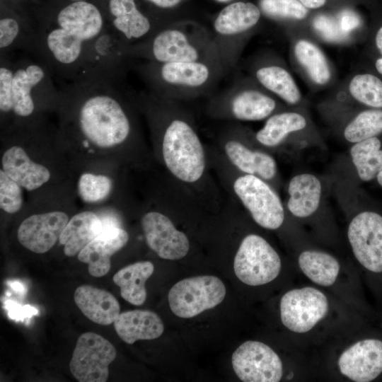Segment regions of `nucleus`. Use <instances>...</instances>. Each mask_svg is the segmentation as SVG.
I'll return each mask as SVG.
<instances>
[{
    "label": "nucleus",
    "instance_id": "nucleus-11",
    "mask_svg": "<svg viewBox=\"0 0 382 382\" xmlns=\"http://www.w3.org/2000/svg\"><path fill=\"white\" fill-rule=\"evenodd\" d=\"M233 189L254 221L270 230L279 228L284 220L282 201L272 188L258 176L246 174L238 178Z\"/></svg>",
    "mask_w": 382,
    "mask_h": 382
},
{
    "label": "nucleus",
    "instance_id": "nucleus-31",
    "mask_svg": "<svg viewBox=\"0 0 382 382\" xmlns=\"http://www.w3.org/2000/svg\"><path fill=\"white\" fill-rule=\"evenodd\" d=\"M225 151L230 161L247 174L257 175L265 180L272 179L276 175V161L267 154L252 151L235 140L226 144Z\"/></svg>",
    "mask_w": 382,
    "mask_h": 382
},
{
    "label": "nucleus",
    "instance_id": "nucleus-7",
    "mask_svg": "<svg viewBox=\"0 0 382 382\" xmlns=\"http://www.w3.org/2000/svg\"><path fill=\"white\" fill-rule=\"evenodd\" d=\"M226 287L217 277L202 275L188 277L175 284L168 300L171 311L178 317L190 318L221 303Z\"/></svg>",
    "mask_w": 382,
    "mask_h": 382
},
{
    "label": "nucleus",
    "instance_id": "nucleus-18",
    "mask_svg": "<svg viewBox=\"0 0 382 382\" xmlns=\"http://www.w3.org/2000/svg\"><path fill=\"white\" fill-rule=\"evenodd\" d=\"M141 227L148 246L161 258L179 260L188 253L187 237L164 214L147 212L141 219Z\"/></svg>",
    "mask_w": 382,
    "mask_h": 382
},
{
    "label": "nucleus",
    "instance_id": "nucleus-44",
    "mask_svg": "<svg viewBox=\"0 0 382 382\" xmlns=\"http://www.w3.org/2000/svg\"><path fill=\"white\" fill-rule=\"evenodd\" d=\"M376 180L377 182V183L378 184V185L382 187V170H381V172L378 174L376 178Z\"/></svg>",
    "mask_w": 382,
    "mask_h": 382
},
{
    "label": "nucleus",
    "instance_id": "nucleus-20",
    "mask_svg": "<svg viewBox=\"0 0 382 382\" xmlns=\"http://www.w3.org/2000/svg\"><path fill=\"white\" fill-rule=\"evenodd\" d=\"M290 54L294 66L311 88L321 89L333 82L332 65L311 38L302 35L293 37Z\"/></svg>",
    "mask_w": 382,
    "mask_h": 382
},
{
    "label": "nucleus",
    "instance_id": "nucleus-3",
    "mask_svg": "<svg viewBox=\"0 0 382 382\" xmlns=\"http://www.w3.org/2000/svg\"><path fill=\"white\" fill-rule=\"evenodd\" d=\"M50 69L23 52L0 55V112L4 130L42 119L45 111L57 110L59 90Z\"/></svg>",
    "mask_w": 382,
    "mask_h": 382
},
{
    "label": "nucleus",
    "instance_id": "nucleus-33",
    "mask_svg": "<svg viewBox=\"0 0 382 382\" xmlns=\"http://www.w3.org/2000/svg\"><path fill=\"white\" fill-rule=\"evenodd\" d=\"M350 156L361 181L376 180L382 170V141L378 137L354 143L350 149Z\"/></svg>",
    "mask_w": 382,
    "mask_h": 382
},
{
    "label": "nucleus",
    "instance_id": "nucleus-6",
    "mask_svg": "<svg viewBox=\"0 0 382 382\" xmlns=\"http://www.w3.org/2000/svg\"><path fill=\"white\" fill-rule=\"evenodd\" d=\"M162 154L168 169L178 179L193 183L202 175L205 167L203 147L194 129L184 120L175 118L166 125Z\"/></svg>",
    "mask_w": 382,
    "mask_h": 382
},
{
    "label": "nucleus",
    "instance_id": "nucleus-40",
    "mask_svg": "<svg viewBox=\"0 0 382 382\" xmlns=\"http://www.w3.org/2000/svg\"><path fill=\"white\" fill-rule=\"evenodd\" d=\"M309 10H316L324 7L328 0H298Z\"/></svg>",
    "mask_w": 382,
    "mask_h": 382
},
{
    "label": "nucleus",
    "instance_id": "nucleus-19",
    "mask_svg": "<svg viewBox=\"0 0 382 382\" xmlns=\"http://www.w3.org/2000/svg\"><path fill=\"white\" fill-rule=\"evenodd\" d=\"M229 108L233 117L243 121H258L269 117L277 102L251 77L236 83L228 88Z\"/></svg>",
    "mask_w": 382,
    "mask_h": 382
},
{
    "label": "nucleus",
    "instance_id": "nucleus-1",
    "mask_svg": "<svg viewBox=\"0 0 382 382\" xmlns=\"http://www.w3.org/2000/svg\"><path fill=\"white\" fill-rule=\"evenodd\" d=\"M123 82L83 77L63 85L57 109L58 137L104 151L125 144L133 132V122L127 103L131 91Z\"/></svg>",
    "mask_w": 382,
    "mask_h": 382
},
{
    "label": "nucleus",
    "instance_id": "nucleus-16",
    "mask_svg": "<svg viewBox=\"0 0 382 382\" xmlns=\"http://www.w3.org/2000/svg\"><path fill=\"white\" fill-rule=\"evenodd\" d=\"M69 219V215L61 210L32 214L21 223L17 231L18 241L33 253H45L59 241Z\"/></svg>",
    "mask_w": 382,
    "mask_h": 382
},
{
    "label": "nucleus",
    "instance_id": "nucleus-9",
    "mask_svg": "<svg viewBox=\"0 0 382 382\" xmlns=\"http://www.w3.org/2000/svg\"><path fill=\"white\" fill-rule=\"evenodd\" d=\"M281 267L278 253L257 234H249L243 239L233 262L236 277L250 286H260L273 281L279 275Z\"/></svg>",
    "mask_w": 382,
    "mask_h": 382
},
{
    "label": "nucleus",
    "instance_id": "nucleus-32",
    "mask_svg": "<svg viewBox=\"0 0 382 382\" xmlns=\"http://www.w3.org/2000/svg\"><path fill=\"white\" fill-rule=\"evenodd\" d=\"M307 120L301 113L285 111L270 116L265 125L255 135L258 142L266 146L280 144L291 133L303 130Z\"/></svg>",
    "mask_w": 382,
    "mask_h": 382
},
{
    "label": "nucleus",
    "instance_id": "nucleus-22",
    "mask_svg": "<svg viewBox=\"0 0 382 382\" xmlns=\"http://www.w3.org/2000/svg\"><path fill=\"white\" fill-rule=\"evenodd\" d=\"M103 222L101 233L78 255L79 260L88 265V271L94 277L108 274L111 267V257L129 240V234L125 229L109 221L103 220Z\"/></svg>",
    "mask_w": 382,
    "mask_h": 382
},
{
    "label": "nucleus",
    "instance_id": "nucleus-36",
    "mask_svg": "<svg viewBox=\"0 0 382 382\" xmlns=\"http://www.w3.org/2000/svg\"><path fill=\"white\" fill-rule=\"evenodd\" d=\"M382 134V109L369 108L354 115L345 126L343 136L352 143Z\"/></svg>",
    "mask_w": 382,
    "mask_h": 382
},
{
    "label": "nucleus",
    "instance_id": "nucleus-23",
    "mask_svg": "<svg viewBox=\"0 0 382 382\" xmlns=\"http://www.w3.org/2000/svg\"><path fill=\"white\" fill-rule=\"evenodd\" d=\"M1 166L8 177L28 191L39 189L51 178L49 168L33 161L20 144H14L5 149Z\"/></svg>",
    "mask_w": 382,
    "mask_h": 382
},
{
    "label": "nucleus",
    "instance_id": "nucleus-38",
    "mask_svg": "<svg viewBox=\"0 0 382 382\" xmlns=\"http://www.w3.org/2000/svg\"><path fill=\"white\" fill-rule=\"evenodd\" d=\"M112 188V180L102 174L83 173L77 183L78 194L87 203L103 201L110 195Z\"/></svg>",
    "mask_w": 382,
    "mask_h": 382
},
{
    "label": "nucleus",
    "instance_id": "nucleus-45",
    "mask_svg": "<svg viewBox=\"0 0 382 382\" xmlns=\"http://www.w3.org/2000/svg\"><path fill=\"white\" fill-rule=\"evenodd\" d=\"M70 2L79 1H89V0H69Z\"/></svg>",
    "mask_w": 382,
    "mask_h": 382
},
{
    "label": "nucleus",
    "instance_id": "nucleus-24",
    "mask_svg": "<svg viewBox=\"0 0 382 382\" xmlns=\"http://www.w3.org/2000/svg\"><path fill=\"white\" fill-rule=\"evenodd\" d=\"M271 94L289 105H297L302 101L301 91L287 68L275 60L257 62L250 76Z\"/></svg>",
    "mask_w": 382,
    "mask_h": 382
},
{
    "label": "nucleus",
    "instance_id": "nucleus-42",
    "mask_svg": "<svg viewBox=\"0 0 382 382\" xmlns=\"http://www.w3.org/2000/svg\"><path fill=\"white\" fill-rule=\"evenodd\" d=\"M376 46L382 55V25L378 28L375 36Z\"/></svg>",
    "mask_w": 382,
    "mask_h": 382
},
{
    "label": "nucleus",
    "instance_id": "nucleus-10",
    "mask_svg": "<svg viewBox=\"0 0 382 382\" xmlns=\"http://www.w3.org/2000/svg\"><path fill=\"white\" fill-rule=\"evenodd\" d=\"M112 343L101 335L87 332L81 334L76 343L69 369L79 382H105L108 366L116 358Z\"/></svg>",
    "mask_w": 382,
    "mask_h": 382
},
{
    "label": "nucleus",
    "instance_id": "nucleus-12",
    "mask_svg": "<svg viewBox=\"0 0 382 382\" xmlns=\"http://www.w3.org/2000/svg\"><path fill=\"white\" fill-rule=\"evenodd\" d=\"M353 254L366 269L382 272V214L369 208L356 214L347 228Z\"/></svg>",
    "mask_w": 382,
    "mask_h": 382
},
{
    "label": "nucleus",
    "instance_id": "nucleus-21",
    "mask_svg": "<svg viewBox=\"0 0 382 382\" xmlns=\"http://www.w3.org/2000/svg\"><path fill=\"white\" fill-rule=\"evenodd\" d=\"M341 374L356 382H369L382 372V341L366 339L345 349L340 356Z\"/></svg>",
    "mask_w": 382,
    "mask_h": 382
},
{
    "label": "nucleus",
    "instance_id": "nucleus-15",
    "mask_svg": "<svg viewBox=\"0 0 382 382\" xmlns=\"http://www.w3.org/2000/svg\"><path fill=\"white\" fill-rule=\"evenodd\" d=\"M262 12L251 2L237 1L226 6L213 23L214 41L221 57L229 67L228 52L230 43L233 45L252 33L257 25Z\"/></svg>",
    "mask_w": 382,
    "mask_h": 382
},
{
    "label": "nucleus",
    "instance_id": "nucleus-28",
    "mask_svg": "<svg viewBox=\"0 0 382 382\" xmlns=\"http://www.w3.org/2000/svg\"><path fill=\"white\" fill-rule=\"evenodd\" d=\"M289 211L296 217L306 218L315 213L319 207L322 185L320 180L311 173L294 175L288 185Z\"/></svg>",
    "mask_w": 382,
    "mask_h": 382
},
{
    "label": "nucleus",
    "instance_id": "nucleus-8",
    "mask_svg": "<svg viewBox=\"0 0 382 382\" xmlns=\"http://www.w3.org/2000/svg\"><path fill=\"white\" fill-rule=\"evenodd\" d=\"M127 46L107 25L87 47L77 78L102 77L124 80L133 59L125 54Z\"/></svg>",
    "mask_w": 382,
    "mask_h": 382
},
{
    "label": "nucleus",
    "instance_id": "nucleus-37",
    "mask_svg": "<svg viewBox=\"0 0 382 382\" xmlns=\"http://www.w3.org/2000/svg\"><path fill=\"white\" fill-rule=\"evenodd\" d=\"M259 8L266 16L279 21H303L309 15V9L298 0H260Z\"/></svg>",
    "mask_w": 382,
    "mask_h": 382
},
{
    "label": "nucleus",
    "instance_id": "nucleus-25",
    "mask_svg": "<svg viewBox=\"0 0 382 382\" xmlns=\"http://www.w3.org/2000/svg\"><path fill=\"white\" fill-rule=\"evenodd\" d=\"M76 305L92 322L108 325L120 313V306L112 294L91 285H81L74 291Z\"/></svg>",
    "mask_w": 382,
    "mask_h": 382
},
{
    "label": "nucleus",
    "instance_id": "nucleus-27",
    "mask_svg": "<svg viewBox=\"0 0 382 382\" xmlns=\"http://www.w3.org/2000/svg\"><path fill=\"white\" fill-rule=\"evenodd\" d=\"M103 229L102 219L91 211H83L72 216L61 233L59 243L66 256L78 255Z\"/></svg>",
    "mask_w": 382,
    "mask_h": 382
},
{
    "label": "nucleus",
    "instance_id": "nucleus-29",
    "mask_svg": "<svg viewBox=\"0 0 382 382\" xmlns=\"http://www.w3.org/2000/svg\"><path fill=\"white\" fill-rule=\"evenodd\" d=\"M34 36L31 18L3 13L0 18V55L16 50L30 53Z\"/></svg>",
    "mask_w": 382,
    "mask_h": 382
},
{
    "label": "nucleus",
    "instance_id": "nucleus-26",
    "mask_svg": "<svg viewBox=\"0 0 382 382\" xmlns=\"http://www.w3.org/2000/svg\"><path fill=\"white\" fill-rule=\"evenodd\" d=\"M113 323L117 335L127 344H133L137 340L156 339L164 330L161 318L149 310L122 312Z\"/></svg>",
    "mask_w": 382,
    "mask_h": 382
},
{
    "label": "nucleus",
    "instance_id": "nucleus-5",
    "mask_svg": "<svg viewBox=\"0 0 382 382\" xmlns=\"http://www.w3.org/2000/svg\"><path fill=\"white\" fill-rule=\"evenodd\" d=\"M135 68L151 93L165 97L196 95L213 89L228 67L214 62L145 61Z\"/></svg>",
    "mask_w": 382,
    "mask_h": 382
},
{
    "label": "nucleus",
    "instance_id": "nucleus-4",
    "mask_svg": "<svg viewBox=\"0 0 382 382\" xmlns=\"http://www.w3.org/2000/svg\"><path fill=\"white\" fill-rule=\"evenodd\" d=\"M127 57L157 63L224 62L214 37L201 25L180 23L161 27L146 40L127 46Z\"/></svg>",
    "mask_w": 382,
    "mask_h": 382
},
{
    "label": "nucleus",
    "instance_id": "nucleus-17",
    "mask_svg": "<svg viewBox=\"0 0 382 382\" xmlns=\"http://www.w3.org/2000/svg\"><path fill=\"white\" fill-rule=\"evenodd\" d=\"M107 25L127 47L151 37L160 28L137 6L135 0H108Z\"/></svg>",
    "mask_w": 382,
    "mask_h": 382
},
{
    "label": "nucleus",
    "instance_id": "nucleus-2",
    "mask_svg": "<svg viewBox=\"0 0 382 382\" xmlns=\"http://www.w3.org/2000/svg\"><path fill=\"white\" fill-rule=\"evenodd\" d=\"M30 54L53 75L71 81L78 75L88 45L107 27L100 8L90 1L69 2L51 16L32 18Z\"/></svg>",
    "mask_w": 382,
    "mask_h": 382
},
{
    "label": "nucleus",
    "instance_id": "nucleus-14",
    "mask_svg": "<svg viewBox=\"0 0 382 382\" xmlns=\"http://www.w3.org/2000/svg\"><path fill=\"white\" fill-rule=\"evenodd\" d=\"M231 363L236 375L244 382H278L283 374L278 354L259 341L241 344L233 353Z\"/></svg>",
    "mask_w": 382,
    "mask_h": 382
},
{
    "label": "nucleus",
    "instance_id": "nucleus-41",
    "mask_svg": "<svg viewBox=\"0 0 382 382\" xmlns=\"http://www.w3.org/2000/svg\"><path fill=\"white\" fill-rule=\"evenodd\" d=\"M156 7L161 8H170L175 6L182 0H146Z\"/></svg>",
    "mask_w": 382,
    "mask_h": 382
},
{
    "label": "nucleus",
    "instance_id": "nucleus-13",
    "mask_svg": "<svg viewBox=\"0 0 382 382\" xmlns=\"http://www.w3.org/2000/svg\"><path fill=\"white\" fill-rule=\"evenodd\" d=\"M328 311L326 296L313 287L289 290L280 301V317L283 325L296 333L311 330Z\"/></svg>",
    "mask_w": 382,
    "mask_h": 382
},
{
    "label": "nucleus",
    "instance_id": "nucleus-43",
    "mask_svg": "<svg viewBox=\"0 0 382 382\" xmlns=\"http://www.w3.org/2000/svg\"><path fill=\"white\" fill-rule=\"evenodd\" d=\"M375 66L377 71L382 74V58H378L375 62Z\"/></svg>",
    "mask_w": 382,
    "mask_h": 382
},
{
    "label": "nucleus",
    "instance_id": "nucleus-39",
    "mask_svg": "<svg viewBox=\"0 0 382 382\" xmlns=\"http://www.w3.org/2000/svg\"><path fill=\"white\" fill-rule=\"evenodd\" d=\"M22 187L0 169V207L8 214H16L23 204Z\"/></svg>",
    "mask_w": 382,
    "mask_h": 382
},
{
    "label": "nucleus",
    "instance_id": "nucleus-34",
    "mask_svg": "<svg viewBox=\"0 0 382 382\" xmlns=\"http://www.w3.org/2000/svg\"><path fill=\"white\" fill-rule=\"evenodd\" d=\"M298 262L303 273L313 282L323 286L332 285L340 271V263L332 255L318 250L303 251Z\"/></svg>",
    "mask_w": 382,
    "mask_h": 382
},
{
    "label": "nucleus",
    "instance_id": "nucleus-35",
    "mask_svg": "<svg viewBox=\"0 0 382 382\" xmlns=\"http://www.w3.org/2000/svg\"><path fill=\"white\" fill-rule=\"evenodd\" d=\"M350 98L370 108L382 109V81L368 73L356 74L346 83Z\"/></svg>",
    "mask_w": 382,
    "mask_h": 382
},
{
    "label": "nucleus",
    "instance_id": "nucleus-46",
    "mask_svg": "<svg viewBox=\"0 0 382 382\" xmlns=\"http://www.w3.org/2000/svg\"><path fill=\"white\" fill-rule=\"evenodd\" d=\"M217 1H219L220 2H226V1H228L230 0H217Z\"/></svg>",
    "mask_w": 382,
    "mask_h": 382
},
{
    "label": "nucleus",
    "instance_id": "nucleus-30",
    "mask_svg": "<svg viewBox=\"0 0 382 382\" xmlns=\"http://www.w3.org/2000/svg\"><path fill=\"white\" fill-rule=\"evenodd\" d=\"M154 271L151 262H137L120 269L112 279L120 288L121 296L125 301L134 306H141L146 299L145 283Z\"/></svg>",
    "mask_w": 382,
    "mask_h": 382
}]
</instances>
